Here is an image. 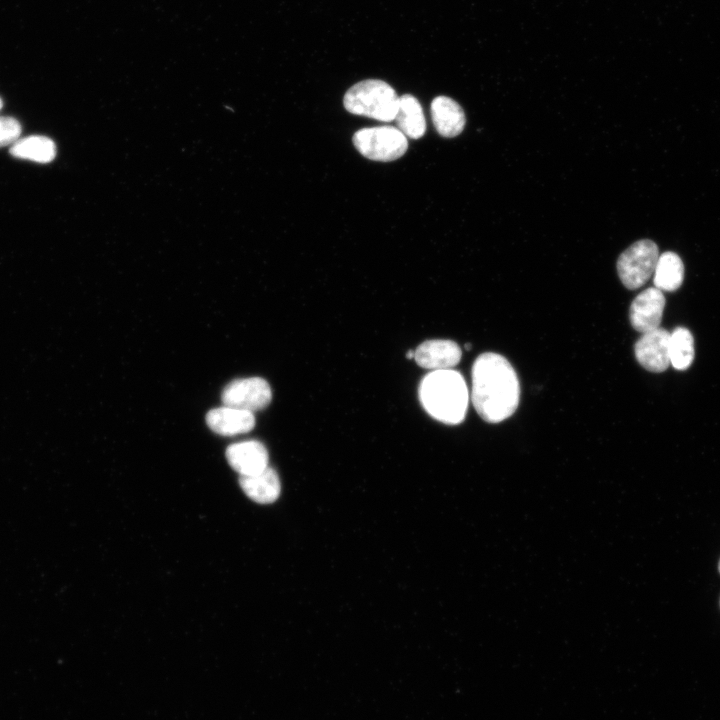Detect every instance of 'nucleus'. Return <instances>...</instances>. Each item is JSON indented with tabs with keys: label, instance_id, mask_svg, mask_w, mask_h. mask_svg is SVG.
I'll list each match as a JSON object with an SVG mask.
<instances>
[{
	"label": "nucleus",
	"instance_id": "dca6fc26",
	"mask_svg": "<svg viewBox=\"0 0 720 720\" xmlns=\"http://www.w3.org/2000/svg\"><path fill=\"white\" fill-rule=\"evenodd\" d=\"M10 153L16 158L48 163L56 156V146L48 137L29 136L13 143Z\"/></svg>",
	"mask_w": 720,
	"mask_h": 720
},
{
	"label": "nucleus",
	"instance_id": "f8f14e48",
	"mask_svg": "<svg viewBox=\"0 0 720 720\" xmlns=\"http://www.w3.org/2000/svg\"><path fill=\"white\" fill-rule=\"evenodd\" d=\"M432 122L443 137L459 135L465 126V114L461 106L452 98L437 96L431 102Z\"/></svg>",
	"mask_w": 720,
	"mask_h": 720
},
{
	"label": "nucleus",
	"instance_id": "1a4fd4ad",
	"mask_svg": "<svg viewBox=\"0 0 720 720\" xmlns=\"http://www.w3.org/2000/svg\"><path fill=\"white\" fill-rule=\"evenodd\" d=\"M462 356L459 345L451 340L434 339L421 343L415 350L416 363L426 369L445 370L456 366Z\"/></svg>",
	"mask_w": 720,
	"mask_h": 720
},
{
	"label": "nucleus",
	"instance_id": "6e6552de",
	"mask_svg": "<svg viewBox=\"0 0 720 720\" xmlns=\"http://www.w3.org/2000/svg\"><path fill=\"white\" fill-rule=\"evenodd\" d=\"M665 308V297L661 290L649 287L639 293L629 309L631 326L640 333L659 328Z\"/></svg>",
	"mask_w": 720,
	"mask_h": 720
},
{
	"label": "nucleus",
	"instance_id": "4be33fe9",
	"mask_svg": "<svg viewBox=\"0 0 720 720\" xmlns=\"http://www.w3.org/2000/svg\"><path fill=\"white\" fill-rule=\"evenodd\" d=\"M1 108H2V100H1V98H0V109H1Z\"/></svg>",
	"mask_w": 720,
	"mask_h": 720
},
{
	"label": "nucleus",
	"instance_id": "20e7f679",
	"mask_svg": "<svg viewBox=\"0 0 720 720\" xmlns=\"http://www.w3.org/2000/svg\"><path fill=\"white\" fill-rule=\"evenodd\" d=\"M355 148L366 158L393 161L405 154L407 137L393 126H376L358 130L353 136Z\"/></svg>",
	"mask_w": 720,
	"mask_h": 720
},
{
	"label": "nucleus",
	"instance_id": "f03ea898",
	"mask_svg": "<svg viewBox=\"0 0 720 720\" xmlns=\"http://www.w3.org/2000/svg\"><path fill=\"white\" fill-rule=\"evenodd\" d=\"M418 395L426 412L450 425L461 423L466 416L469 393L462 375L455 370H435L420 382Z\"/></svg>",
	"mask_w": 720,
	"mask_h": 720
},
{
	"label": "nucleus",
	"instance_id": "9b49d317",
	"mask_svg": "<svg viewBox=\"0 0 720 720\" xmlns=\"http://www.w3.org/2000/svg\"><path fill=\"white\" fill-rule=\"evenodd\" d=\"M209 428L223 436L246 433L255 426L254 413L223 405L211 409L206 415Z\"/></svg>",
	"mask_w": 720,
	"mask_h": 720
},
{
	"label": "nucleus",
	"instance_id": "ddd939ff",
	"mask_svg": "<svg viewBox=\"0 0 720 720\" xmlns=\"http://www.w3.org/2000/svg\"><path fill=\"white\" fill-rule=\"evenodd\" d=\"M239 484L251 500L260 504L274 502L281 490L278 474L270 467L253 475L240 476Z\"/></svg>",
	"mask_w": 720,
	"mask_h": 720
},
{
	"label": "nucleus",
	"instance_id": "a211bd4d",
	"mask_svg": "<svg viewBox=\"0 0 720 720\" xmlns=\"http://www.w3.org/2000/svg\"><path fill=\"white\" fill-rule=\"evenodd\" d=\"M20 134L21 125L15 118L0 116V147L15 143Z\"/></svg>",
	"mask_w": 720,
	"mask_h": 720
},
{
	"label": "nucleus",
	"instance_id": "f257e3e1",
	"mask_svg": "<svg viewBox=\"0 0 720 720\" xmlns=\"http://www.w3.org/2000/svg\"><path fill=\"white\" fill-rule=\"evenodd\" d=\"M471 399L478 415L488 423H499L514 414L520 399L517 373L502 355L485 352L472 366Z\"/></svg>",
	"mask_w": 720,
	"mask_h": 720
},
{
	"label": "nucleus",
	"instance_id": "6ab92c4d",
	"mask_svg": "<svg viewBox=\"0 0 720 720\" xmlns=\"http://www.w3.org/2000/svg\"><path fill=\"white\" fill-rule=\"evenodd\" d=\"M414 356H415V351H413V350H409V351L406 353V357H407L408 359H412V358H414Z\"/></svg>",
	"mask_w": 720,
	"mask_h": 720
},
{
	"label": "nucleus",
	"instance_id": "2eb2a0df",
	"mask_svg": "<svg viewBox=\"0 0 720 720\" xmlns=\"http://www.w3.org/2000/svg\"><path fill=\"white\" fill-rule=\"evenodd\" d=\"M684 265L676 253L668 251L659 255L653 273V283L661 291L677 290L683 282Z\"/></svg>",
	"mask_w": 720,
	"mask_h": 720
},
{
	"label": "nucleus",
	"instance_id": "423d86ee",
	"mask_svg": "<svg viewBox=\"0 0 720 720\" xmlns=\"http://www.w3.org/2000/svg\"><path fill=\"white\" fill-rule=\"evenodd\" d=\"M272 398L268 382L260 377L237 379L230 382L223 390V405L250 412L265 408Z\"/></svg>",
	"mask_w": 720,
	"mask_h": 720
},
{
	"label": "nucleus",
	"instance_id": "f3484780",
	"mask_svg": "<svg viewBox=\"0 0 720 720\" xmlns=\"http://www.w3.org/2000/svg\"><path fill=\"white\" fill-rule=\"evenodd\" d=\"M670 365L676 370H686L694 359V339L685 327H677L670 333Z\"/></svg>",
	"mask_w": 720,
	"mask_h": 720
},
{
	"label": "nucleus",
	"instance_id": "aec40b11",
	"mask_svg": "<svg viewBox=\"0 0 720 720\" xmlns=\"http://www.w3.org/2000/svg\"><path fill=\"white\" fill-rule=\"evenodd\" d=\"M465 349H466V350H470V349H471L470 343H466V344H465Z\"/></svg>",
	"mask_w": 720,
	"mask_h": 720
},
{
	"label": "nucleus",
	"instance_id": "412c9836",
	"mask_svg": "<svg viewBox=\"0 0 720 720\" xmlns=\"http://www.w3.org/2000/svg\"><path fill=\"white\" fill-rule=\"evenodd\" d=\"M718 571H719V573H720V560H719V563H718Z\"/></svg>",
	"mask_w": 720,
	"mask_h": 720
},
{
	"label": "nucleus",
	"instance_id": "4468645a",
	"mask_svg": "<svg viewBox=\"0 0 720 720\" xmlns=\"http://www.w3.org/2000/svg\"><path fill=\"white\" fill-rule=\"evenodd\" d=\"M393 121L397 128L411 139H419L426 132L422 106L413 95L404 94L399 97L398 109Z\"/></svg>",
	"mask_w": 720,
	"mask_h": 720
},
{
	"label": "nucleus",
	"instance_id": "39448f33",
	"mask_svg": "<svg viewBox=\"0 0 720 720\" xmlns=\"http://www.w3.org/2000/svg\"><path fill=\"white\" fill-rule=\"evenodd\" d=\"M658 257V247L649 239L630 245L617 260V272L622 284L630 290L642 287L653 275Z\"/></svg>",
	"mask_w": 720,
	"mask_h": 720
},
{
	"label": "nucleus",
	"instance_id": "9d476101",
	"mask_svg": "<svg viewBox=\"0 0 720 720\" xmlns=\"http://www.w3.org/2000/svg\"><path fill=\"white\" fill-rule=\"evenodd\" d=\"M226 459L240 476H248L266 469L269 457L266 447L261 442L248 440L228 446Z\"/></svg>",
	"mask_w": 720,
	"mask_h": 720
},
{
	"label": "nucleus",
	"instance_id": "0eeeda50",
	"mask_svg": "<svg viewBox=\"0 0 720 720\" xmlns=\"http://www.w3.org/2000/svg\"><path fill=\"white\" fill-rule=\"evenodd\" d=\"M669 342L670 333L663 328L643 333L634 345L638 363L650 372L665 371L670 365Z\"/></svg>",
	"mask_w": 720,
	"mask_h": 720
},
{
	"label": "nucleus",
	"instance_id": "7ed1b4c3",
	"mask_svg": "<svg viewBox=\"0 0 720 720\" xmlns=\"http://www.w3.org/2000/svg\"><path fill=\"white\" fill-rule=\"evenodd\" d=\"M343 104L352 114L390 122L395 118L399 96L385 81L366 79L347 90Z\"/></svg>",
	"mask_w": 720,
	"mask_h": 720
}]
</instances>
